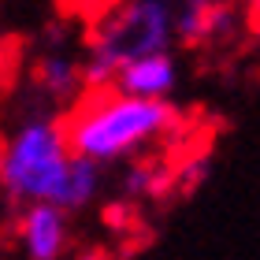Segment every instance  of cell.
<instances>
[{
    "label": "cell",
    "instance_id": "ba28073f",
    "mask_svg": "<svg viewBox=\"0 0 260 260\" xmlns=\"http://www.w3.org/2000/svg\"><path fill=\"white\" fill-rule=\"evenodd\" d=\"M179 82H182L179 52H156V56L126 63L119 75L112 78L108 89H119L126 97H141V101H171L175 89H179Z\"/></svg>",
    "mask_w": 260,
    "mask_h": 260
},
{
    "label": "cell",
    "instance_id": "6da1fadb",
    "mask_svg": "<svg viewBox=\"0 0 260 260\" xmlns=\"http://www.w3.org/2000/svg\"><path fill=\"white\" fill-rule=\"evenodd\" d=\"M60 119L67 149L97 168H123L126 160L171 149L190 134L186 115L171 101H141L119 89H86Z\"/></svg>",
    "mask_w": 260,
    "mask_h": 260
},
{
    "label": "cell",
    "instance_id": "3957f363",
    "mask_svg": "<svg viewBox=\"0 0 260 260\" xmlns=\"http://www.w3.org/2000/svg\"><path fill=\"white\" fill-rule=\"evenodd\" d=\"M156 52H175V0H115L86 22V89H108L126 63Z\"/></svg>",
    "mask_w": 260,
    "mask_h": 260
},
{
    "label": "cell",
    "instance_id": "7c38bea8",
    "mask_svg": "<svg viewBox=\"0 0 260 260\" xmlns=\"http://www.w3.org/2000/svg\"><path fill=\"white\" fill-rule=\"evenodd\" d=\"M175 4H223V0H175Z\"/></svg>",
    "mask_w": 260,
    "mask_h": 260
},
{
    "label": "cell",
    "instance_id": "4fadbf2b",
    "mask_svg": "<svg viewBox=\"0 0 260 260\" xmlns=\"http://www.w3.org/2000/svg\"><path fill=\"white\" fill-rule=\"evenodd\" d=\"M4 52H8V49H0V63H4Z\"/></svg>",
    "mask_w": 260,
    "mask_h": 260
},
{
    "label": "cell",
    "instance_id": "8fae6325",
    "mask_svg": "<svg viewBox=\"0 0 260 260\" xmlns=\"http://www.w3.org/2000/svg\"><path fill=\"white\" fill-rule=\"evenodd\" d=\"M67 260H112L108 249H78V253H71Z\"/></svg>",
    "mask_w": 260,
    "mask_h": 260
},
{
    "label": "cell",
    "instance_id": "7a4b0ae2",
    "mask_svg": "<svg viewBox=\"0 0 260 260\" xmlns=\"http://www.w3.org/2000/svg\"><path fill=\"white\" fill-rule=\"evenodd\" d=\"M75 152L67 149L60 112L26 93L19 115L0 130V197L11 208L56 205Z\"/></svg>",
    "mask_w": 260,
    "mask_h": 260
},
{
    "label": "cell",
    "instance_id": "30bf717a",
    "mask_svg": "<svg viewBox=\"0 0 260 260\" xmlns=\"http://www.w3.org/2000/svg\"><path fill=\"white\" fill-rule=\"evenodd\" d=\"M60 4V11L67 19H82V22H89L93 15H101L108 4H115V0H56Z\"/></svg>",
    "mask_w": 260,
    "mask_h": 260
},
{
    "label": "cell",
    "instance_id": "52a82bcc",
    "mask_svg": "<svg viewBox=\"0 0 260 260\" xmlns=\"http://www.w3.org/2000/svg\"><path fill=\"white\" fill-rule=\"evenodd\" d=\"M164 197H175V145L126 160L119 175V201L126 205L141 208Z\"/></svg>",
    "mask_w": 260,
    "mask_h": 260
},
{
    "label": "cell",
    "instance_id": "8992f818",
    "mask_svg": "<svg viewBox=\"0 0 260 260\" xmlns=\"http://www.w3.org/2000/svg\"><path fill=\"white\" fill-rule=\"evenodd\" d=\"M75 216L56 205H22L11 216V245L19 260H67L75 253Z\"/></svg>",
    "mask_w": 260,
    "mask_h": 260
},
{
    "label": "cell",
    "instance_id": "9c48e42d",
    "mask_svg": "<svg viewBox=\"0 0 260 260\" xmlns=\"http://www.w3.org/2000/svg\"><path fill=\"white\" fill-rule=\"evenodd\" d=\"M104 193V168L75 156L71 160V171L60 186V197H56V208H63L67 216H78V212L93 208Z\"/></svg>",
    "mask_w": 260,
    "mask_h": 260
},
{
    "label": "cell",
    "instance_id": "277c9868",
    "mask_svg": "<svg viewBox=\"0 0 260 260\" xmlns=\"http://www.w3.org/2000/svg\"><path fill=\"white\" fill-rule=\"evenodd\" d=\"M26 93L52 112H67L82 93V41H71L67 34L41 38L38 52L26 60Z\"/></svg>",
    "mask_w": 260,
    "mask_h": 260
},
{
    "label": "cell",
    "instance_id": "5b68a950",
    "mask_svg": "<svg viewBox=\"0 0 260 260\" xmlns=\"http://www.w3.org/2000/svg\"><path fill=\"white\" fill-rule=\"evenodd\" d=\"M249 30L245 0L223 4H175V49L223 52Z\"/></svg>",
    "mask_w": 260,
    "mask_h": 260
}]
</instances>
